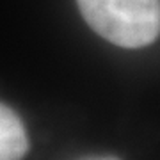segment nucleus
Segmentation results:
<instances>
[{"label":"nucleus","instance_id":"1","mask_svg":"<svg viewBox=\"0 0 160 160\" xmlns=\"http://www.w3.org/2000/svg\"><path fill=\"white\" fill-rule=\"evenodd\" d=\"M82 18L98 36L123 48L158 39L160 0H77Z\"/></svg>","mask_w":160,"mask_h":160},{"label":"nucleus","instance_id":"2","mask_svg":"<svg viewBox=\"0 0 160 160\" xmlns=\"http://www.w3.org/2000/svg\"><path fill=\"white\" fill-rule=\"evenodd\" d=\"M29 151V137L20 116L0 102V160H22Z\"/></svg>","mask_w":160,"mask_h":160},{"label":"nucleus","instance_id":"3","mask_svg":"<svg viewBox=\"0 0 160 160\" xmlns=\"http://www.w3.org/2000/svg\"><path fill=\"white\" fill-rule=\"evenodd\" d=\"M80 160H119V158L109 157V155H103V157H86V158H80Z\"/></svg>","mask_w":160,"mask_h":160}]
</instances>
